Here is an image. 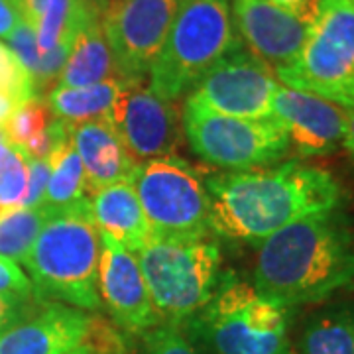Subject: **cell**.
Returning a JSON list of instances; mask_svg holds the SVG:
<instances>
[{"mask_svg": "<svg viewBox=\"0 0 354 354\" xmlns=\"http://www.w3.org/2000/svg\"><path fill=\"white\" fill-rule=\"evenodd\" d=\"M50 176V160H38V158H30L28 160V183H26V195L20 207L38 209V207L44 205V197H46Z\"/></svg>", "mask_w": 354, "mask_h": 354, "instance_id": "obj_29", "label": "cell"}, {"mask_svg": "<svg viewBox=\"0 0 354 354\" xmlns=\"http://www.w3.org/2000/svg\"><path fill=\"white\" fill-rule=\"evenodd\" d=\"M111 79H120V75L102 32L101 14H97L79 32L55 87H88Z\"/></svg>", "mask_w": 354, "mask_h": 354, "instance_id": "obj_19", "label": "cell"}, {"mask_svg": "<svg viewBox=\"0 0 354 354\" xmlns=\"http://www.w3.org/2000/svg\"><path fill=\"white\" fill-rule=\"evenodd\" d=\"M53 120H55V114L51 113L46 99L34 97L30 101L18 104L2 128L14 146L22 148L30 156L36 150L39 142L46 138Z\"/></svg>", "mask_w": 354, "mask_h": 354, "instance_id": "obj_25", "label": "cell"}, {"mask_svg": "<svg viewBox=\"0 0 354 354\" xmlns=\"http://www.w3.org/2000/svg\"><path fill=\"white\" fill-rule=\"evenodd\" d=\"M239 46L230 0H181L150 69L148 87L165 101H177Z\"/></svg>", "mask_w": 354, "mask_h": 354, "instance_id": "obj_5", "label": "cell"}, {"mask_svg": "<svg viewBox=\"0 0 354 354\" xmlns=\"http://www.w3.org/2000/svg\"><path fill=\"white\" fill-rule=\"evenodd\" d=\"M274 73L286 87L354 109V0H319L299 55Z\"/></svg>", "mask_w": 354, "mask_h": 354, "instance_id": "obj_7", "label": "cell"}, {"mask_svg": "<svg viewBox=\"0 0 354 354\" xmlns=\"http://www.w3.org/2000/svg\"><path fill=\"white\" fill-rule=\"evenodd\" d=\"M134 254L160 325H183L209 304L223 279L221 246L209 236H150Z\"/></svg>", "mask_w": 354, "mask_h": 354, "instance_id": "obj_6", "label": "cell"}, {"mask_svg": "<svg viewBox=\"0 0 354 354\" xmlns=\"http://www.w3.org/2000/svg\"><path fill=\"white\" fill-rule=\"evenodd\" d=\"M342 146L354 158V109H346V132H344V144Z\"/></svg>", "mask_w": 354, "mask_h": 354, "instance_id": "obj_35", "label": "cell"}, {"mask_svg": "<svg viewBox=\"0 0 354 354\" xmlns=\"http://www.w3.org/2000/svg\"><path fill=\"white\" fill-rule=\"evenodd\" d=\"M230 16L246 50L274 71L295 62L311 24L272 0H230Z\"/></svg>", "mask_w": 354, "mask_h": 354, "instance_id": "obj_14", "label": "cell"}, {"mask_svg": "<svg viewBox=\"0 0 354 354\" xmlns=\"http://www.w3.org/2000/svg\"><path fill=\"white\" fill-rule=\"evenodd\" d=\"M87 197L51 213L22 266L41 301L99 311L101 232L88 216Z\"/></svg>", "mask_w": 354, "mask_h": 354, "instance_id": "obj_3", "label": "cell"}, {"mask_svg": "<svg viewBox=\"0 0 354 354\" xmlns=\"http://www.w3.org/2000/svg\"><path fill=\"white\" fill-rule=\"evenodd\" d=\"M181 0H111L101 26L124 81H144L164 46Z\"/></svg>", "mask_w": 354, "mask_h": 354, "instance_id": "obj_10", "label": "cell"}, {"mask_svg": "<svg viewBox=\"0 0 354 354\" xmlns=\"http://www.w3.org/2000/svg\"><path fill=\"white\" fill-rule=\"evenodd\" d=\"M18 104L12 101V99H8V97H4V95H0V127H4V122L8 120V116L12 114V111L16 109Z\"/></svg>", "mask_w": 354, "mask_h": 354, "instance_id": "obj_36", "label": "cell"}, {"mask_svg": "<svg viewBox=\"0 0 354 354\" xmlns=\"http://www.w3.org/2000/svg\"><path fill=\"white\" fill-rule=\"evenodd\" d=\"M91 2H93V4H95V6H97V8L102 12V8H104L111 0H91Z\"/></svg>", "mask_w": 354, "mask_h": 354, "instance_id": "obj_37", "label": "cell"}, {"mask_svg": "<svg viewBox=\"0 0 354 354\" xmlns=\"http://www.w3.org/2000/svg\"><path fill=\"white\" fill-rule=\"evenodd\" d=\"M41 299L38 297H22L12 293H0V330H4L14 321L32 311Z\"/></svg>", "mask_w": 354, "mask_h": 354, "instance_id": "obj_31", "label": "cell"}, {"mask_svg": "<svg viewBox=\"0 0 354 354\" xmlns=\"http://www.w3.org/2000/svg\"><path fill=\"white\" fill-rule=\"evenodd\" d=\"M0 293H12L22 297H36L32 281L20 266L0 256Z\"/></svg>", "mask_w": 354, "mask_h": 354, "instance_id": "obj_30", "label": "cell"}, {"mask_svg": "<svg viewBox=\"0 0 354 354\" xmlns=\"http://www.w3.org/2000/svg\"><path fill=\"white\" fill-rule=\"evenodd\" d=\"M211 232L260 244L304 216L339 211L342 187L329 171L297 160L205 179Z\"/></svg>", "mask_w": 354, "mask_h": 354, "instance_id": "obj_1", "label": "cell"}, {"mask_svg": "<svg viewBox=\"0 0 354 354\" xmlns=\"http://www.w3.org/2000/svg\"><path fill=\"white\" fill-rule=\"evenodd\" d=\"M295 354H354V304H337L307 317Z\"/></svg>", "mask_w": 354, "mask_h": 354, "instance_id": "obj_20", "label": "cell"}, {"mask_svg": "<svg viewBox=\"0 0 354 354\" xmlns=\"http://www.w3.org/2000/svg\"><path fill=\"white\" fill-rule=\"evenodd\" d=\"M290 354H295V353H293V351H291V353Z\"/></svg>", "mask_w": 354, "mask_h": 354, "instance_id": "obj_39", "label": "cell"}, {"mask_svg": "<svg viewBox=\"0 0 354 354\" xmlns=\"http://www.w3.org/2000/svg\"><path fill=\"white\" fill-rule=\"evenodd\" d=\"M272 2L281 6V8H286V10H290V12L297 14V16L313 20V14H315L319 0H272Z\"/></svg>", "mask_w": 354, "mask_h": 354, "instance_id": "obj_33", "label": "cell"}, {"mask_svg": "<svg viewBox=\"0 0 354 354\" xmlns=\"http://www.w3.org/2000/svg\"><path fill=\"white\" fill-rule=\"evenodd\" d=\"M101 10L91 0H50L34 22L39 53L73 46L79 32Z\"/></svg>", "mask_w": 354, "mask_h": 354, "instance_id": "obj_22", "label": "cell"}, {"mask_svg": "<svg viewBox=\"0 0 354 354\" xmlns=\"http://www.w3.org/2000/svg\"><path fill=\"white\" fill-rule=\"evenodd\" d=\"M0 95L12 99L16 104L30 101L36 97V88L30 73L12 50L0 41Z\"/></svg>", "mask_w": 354, "mask_h": 354, "instance_id": "obj_26", "label": "cell"}, {"mask_svg": "<svg viewBox=\"0 0 354 354\" xmlns=\"http://www.w3.org/2000/svg\"><path fill=\"white\" fill-rule=\"evenodd\" d=\"M152 236L205 239L211 232L205 181L185 160L142 162L132 179Z\"/></svg>", "mask_w": 354, "mask_h": 354, "instance_id": "obj_9", "label": "cell"}, {"mask_svg": "<svg viewBox=\"0 0 354 354\" xmlns=\"http://www.w3.org/2000/svg\"><path fill=\"white\" fill-rule=\"evenodd\" d=\"M106 120L140 164L176 156L181 128L171 102L156 95L142 81H124L122 93Z\"/></svg>", "mask_w": 354, "mask_h": 354, "instance_id": "obj_12", "label": "cell"}, {"mask_svg": "<svg viewBox=\"0 0 354 354\" xmlns=\"http://www.w3.org/2000/svg\"><path fill=\"white\" fill-rule=\"evenodd\" d=\"M209 354H290V309L260 295L252 283L223 274L218 288L185 321Z\"/></svg>", "mask_w": 354, "mask_h": 354, "instance_id": "obj_4", "label": "cell"}, {"mask_svg": "<svg viewBox=\"0 0 354 354\" xmlns=\"http://www.w3.org/2000/svg\"><path fill=\"white\" fill-rule=\"evenodd\" d=\"M6 46L12 50L14 55L18 57V62L24 65L30 77H34L39 65L41 53H39L38 48L36 28H34V24L28 18H24L20 24L16 26V30L6 38Z\"/></svg>", "mask_w": 354, "mask_h": 354, "instance_id": "obj_27", "label": "cell"}, {"mask_svg": "<svg viewBox=\"0 0 354 354\" xmlns=\"http://www.w3.org/2000/svg\"><path fill=\"white\" fill-rule=\"evenodd\" d=\"M24 4H26V2H24Z\"/></svg>", "mask_w": 354, "mask_h": 354, "instance_id": "obj_40", "label": "cell"}, {"mask_svg": "<svg viewBox=\"0 0 354 354\" xmlns=\"http://www.w3.org/2000/svg\"><path fill=\"white\" fill-rule=\"evenodd\" d=\"M254 288L293 309L354 286V232L339 211L309 215L258 244Z\"/></svg>", "mask_w": 354, "mask_h": 354, "instance_id": "obj_2", "label": "cell"}, {"mask_svg": "<svg viewBox=\"0 0 354 354\" xmlns=\"http://www.w3.org/2000/svg\"><path fill=\"white\" fill-rule=\"evenodd\" d=\"M53 211L50 207H14L0 211V256L22 264Z\"/></svg>", "mask_w": 354, "mask_h": 354, "instance_id": "obj_24", "label": "cell"}, {"mask_svg": "<svg viewBox=\"0 0 354 354\" xmlns=\"http://www.w3.org/2000/svg\"><path fill=\"white\" fill-rule=\"evenodd\" d=\"M26 2V18L34 24L39 18V14L44 12V8L48 6L50 0H24Z\"/></svg>", "mask_w": 354, "mask_h": 354, "instance_id": "obj_34", "label": "cell"}, {"mask_svg": "<svg viewBox=\"0 0 354 354\" xmlns=\"http://www.w3.org/2000/svg\"><path fill=\"white\" fill-rule=\"evenodd\" d=\"M88 216L99 232L136 252L152 236L132 181L113 183L87 197Z\"/></svg>", "mask_w": 354, "mask_h": 354, "instance_id": "obj_18", "label": "cell"}, {"mask_svg": "<svg viewBox=\"0 0 354 354\" xmlns=\"http://www.w3.org/2000/svg\"><path fill=\"white\" fill-rule=\"evenodd\" d=\"M69 127L73 148L85 171L88 195L113 183L134 179L140 162L128 152L120 134L106 118Z\"/></svg>", "mask_w": 354, "mask_h": 354, "instance_id": "obj_17", "label": "cell"}, {"mask_svg": "<svg viewBox=\"0 0 354 354\" xmlns=\"http://www.w3.org/2000/svg\"><path fill=\"white\" fill-rule=\"evenodd\" d=\"M51 176L41 207L67 209L87 197V181L81 160L77 156L73 142L69 140L50 158Z\"/></svg>", "mask_w": 354, "mask_h": 354, "instance_id": "obj_23", "label": "cell"}, {"mask_svg": "<svg viewBox=\"0 0 354 354\" xmlns=\"http://www.w3.org/2000/svg\"><path fill=\"white\" fill-rule=\"evenodd\" d=\"M97 319L71 305L39 301L0 330V354H73L91 346ZM95 351V348H93Z\"/></svg>", "mask_w": 354, "mask_h": 354, "instance_id": "obj_13", "label": "cell"}, {"mask_svg": "<svg viewBox=\"0 0 354 354\" xmlns=\"http://www.w3.org/2000/svg\"><path fill=\"white\" fill-rule=\"evenodd\" d=\"M278 85L274 69L239 46L203 77L187 101L234 118H270Z\"/></svg>", "mask_w": 354, "mask_h": 354, "instance_id": "obj_11", "label": "cell"}, {"mask_svg": "<svg viewBox=\"0 0 354 354\" xmlns=\"http://www.w3.org/2000/svg\"><path fill=\"white\" fill-rule=\"evenodd\" d=\"M146 335V354H197L185 333L176 325H158Z\"/></svg>", "mask_w": 354, "mask_h": 354, "instance_id": "obj_28", "label": "cell"}, {"mask_svg": "<svg viewBox=\"0 0 354 354\" xmlns=\"http://www.w3.org/2000/svg\"><path fill=\"white\" fill-rule=\"evenodd\" d=\"M183 134L201 160L228 171L276 165L290 152V140L274 116L234 118L185 101Z\"/></svg>", "mask_w": 354, "mask_h": 354, "instance_id": "obj_8", "label": "cell"}, {"mask_svg": "<svg viewBox=\"0 0 354 354\" xmlns=\"http://www.w3.org/2000/svg\"><path fill=\"white\" fill-rule=\"evenodd\" d=\"M124 87V79H111L88 87H53L46 95L55 118L67 124L106 118Z\"/></svg>", "mask_w": 354, "mask_h": 354, "instance_id": "obj_21", "label": "cell"}, {"mask_svg": "<svg viewBox=\"0 0 354 354\" xmlns=\"http://www.w3.org/2000/svg\"><path fill=\"white\" fill-rule=\"evenodd\" d=\"M99 295L113 321L127 333H148L160 325L136 254L101 232Z\"/></svg>", "mask_w": 354, "mask_h": 354, "instance_id": "obj_15", "label": "cell"}, {"mask_svg": "<svg viewBox=\"0 0 354 354\" xmlns=\"http://www.w3.org/2000/svg\"><path fill=\"white\" fill-rule=\"evenodd\" d=\"M73 354H95V353H93V348H91V346H85V348H81V351H77V353Z\"/></svg>", "mask_w": 354, "mask_h": 354, "instance_id": "obj_38", "label": "cell"}, {"mask_svg": "<svg viewBox=\"0 0 354 354\" xmlns=\"http://www.w3.org/2000/svg\"><path fill=\"white\" fill-rule=\"evenodd\" d=\"M24 18V0H0V38H8Z\"/></svg>", "mask_w": 354, "mask_h": 354, "instance_id": "obj_32", "label": "cell"}, {"mask_svg": "<svg viewBox=\"0 0 354 354\" xmlns=\"http://www.w3.org/2000/svg\"><path fill=\"white\" fill-rule=\"evenodd\" d=\"M272 116L286 130L291 148L304 158L329 156L344 144L346 111L313 93L278 85Z\"/></svg>", "mask_w": 354, "mask_h": 354, "instance_id": "obj_16", "label": "cell"}]
</instances>
